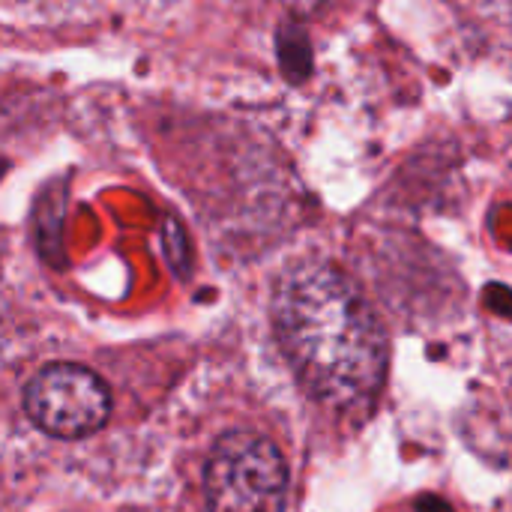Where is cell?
<instances>
[{"label": "cell", "mask_w": 512, "mask_h": 512, "mask_svg": "<svg viewBox=\"0 0 512 512\" xmlns=\"http://www.w3.org/2000/svg\"><path fill=\"white\" fill-rule=\"evenodd\" d=\"M285 3L300 15H315V12H324L333 0H285Z\"/></svg>", "instance_id": "obj_4"}, {"label": "cell", "mask_w": 512, "mask_h": 512, "mask_svg": "<svg viewBox=\"0 0 512 512\" xmlns=\"http://www.w3.org/2000/svg\"><path fill=\"white\" fill-rule=\"evenodd\" d=\"M288 468L279 447L255 432L219 438L204 471L210 512H282Z\"/></svg>", "instance_id": "obj_2"}, {"label": "cell", "mask_w": 512, "mask_h": 512, "mask_svg": "<svg viewBox=\"0 0 512 512\" xmlns=\"http://www.w3.org/2000/svg\"><path fill=\"white\" fill-rule=\"evenodd\" d=\"M27 417L54 438H84L111 414V393L99 375L72 363L39 369L24 387Z\"/></svg>", "instance_id": "obj_3"}, {"label": "cell", "mask_w": 512, "mask_h": 512, "mask_svg": "<svg viewBox=\"0 0 512 512\" xmlns=\"http://www.w3.org/2000/svg\"><path fill=\"white\" fill-rule=\"evenodd\" d=\"M273 321L300 381L324 402H357L381 384L387 348L378 315L333 264L291 267L273 297Z\"/></svg>", "instance_id": "obj_1"}]
</instances>
